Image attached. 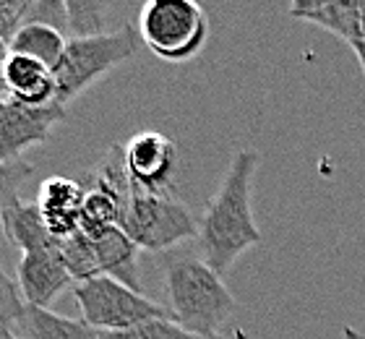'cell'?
<instances>
[{"mask_svg": "<svg viewBox=\"0 0 365 339\" xmlns=\"http://www.w3.org/2000/svg\"><path fill=\"white\" fill-rule=\"evenodd\" d=\"M34 3L37 0H0V37L11 42V37L26 24L24 16L29 14Z\"/></svg>", "mask_w": 365, "mask_h": 339, "instance_id": "24", "label": "cell"}, {"mask_svg": "<svg viewBox=\"0 0 365 339\" xmlns=\"http://www.w3.org/2000/svg\"><path fill=\"white\" fill-rule=\"evenodd\" d=\"M125 165L136 186L162 193H175L178 146L160 131H141L123 143Z\"/></svg>", "mask_w": 365, "mask_h": 339, "instance_id": "8", "label": "cell"}, {"mask_svg": "<svg viewBox=\"0 0 365 339\" xmlns=\"http://www.w3.org/2000/svg\"><path fill=\"white\" fill-rule=\"evenodd\" d=\"M344 339H365V334L355 326H344Z\"/></svg>", "mask_w": 365, "mask_h": 339, "instance_id": "27", "label": "cell"}, {"mask_svg": "<svg viewBox=\"0 0 365 339\" xmlns=\"http://www.w3.org/2000/svg\"><path fill=\"white\" fill-rule=\"evenodd\" d=\"M0 339H21L19 334L11 329V326H6V324H0Z\"/></svg>", "mask_w": 365, "mask_h": 339, "instance_id": "28", "label": "cell"}, {"mask_svg": "<svg viewBox=\"0 0 365 339\" xmlns=\"http://www.w3.org/2000/svg\"><path fill=\"white\" fill-rule=\"evenodd\" d=\"M73 277L66 269L61 246L34 253H24L19 261V287L26 305L50 308L68 287H73Z\"/></svg>", "mask_w": 365, "mask_h": 339, "instance_id": "9", "label": "cell"}, {"mask_svg": "<svg viewBox=\"0 0 365 339\" xmlns=\"http://www.w3.org/2000/svg\"><path fill=\"white\" fill-rule=\"evenodd\" d=\"M21 339H99L97 329H91L84 318H66L50 308L26 305L21 318L11 326Z\"/></svg>", "mask_w": 365, "mask_h": 339, "instance_id": "14", "label": "cell"}, {"mask_svg": "<svg viewBox=\"0 0 365 339\" xmlns=\"http://www.w3.org/2000/svg\"><path fill=\"white\" fill-rule=\"evenodd\" d=\"M165 290L173 318L201 337H217L237 310L235 295L204 258L182 256L170 261L165 269Z\"/></svg>", "mask_w": 365, "mask_h": 339, "instance_id": "2", "label": "cell"}, {"mask_svg": "<svg viewBox=\"0 0 365 339\" xmlns=\"http://www.w3.org/2000/svg\"><path fill=\"white\" fill-rule=\"evenodd\" d=\"M91 186L110 193L115 201L120 203V209L125 211L130 201V191H133V178H130L128 165H125L123 143H113L105 157L99 159L97 170L91 175Z\"/></svg>", "mask_w": 365, "mask_h": 339, "instance_id": "17", "label": "cell"}, {"mask_svg": "<svg viewBox=\"0 0 365 339\" xmlns=\"http://www.w3.org/2000/svg\"><path fill=\"white\" fill-rule=\"evenodd\" d=\"M305 21L336 34L352 50H358L363 45V0H331L329 6L308 16Z\"/></svg>", "mask_w": 365, "mask_h": 339, "instance_id": "16", "label": "cell"}, {"mask_svg": "<svg viewBox=\"0 0 365 339\" xmlns=\"http://www.w3.org/2000/svg\"><path fill=\"white\" fill-rule=\"evenodd\" d=\"M355 55H358V61H360V66H363V71H365V29H363V45L355 50Z\"/></svg>", "mask_w": 365, "mask_h": 339, "instance_id": "29", "label": "cell"}, {"mask_svg": "<svg viewBox=\"0 0 365 339\" xmlns=\"http://www.w3.org/2000/svg\"><path fill=\"white\" fill-rule=\"evenodd\" d=\"M120 227L141 251H168L198 238V222L175 193L149 191L136 183Z\"/></svg>", "mask_w": 365, "mask_h": 339, "instance_id": "5", "label": "cell"}, {"mask_svg": "<svg viewBox=\"0 0 365 339\" xmlns=\"http://www.w3.org/2000/svg\"><path fill=\"white\" fill-rule=\"evenodd\" d=\"M86 191L78 186L76 181H68V178H47L42 186H39V196L37 206L45 217L47 230L55 235V238H71L73 233H78L81 227V206H84Z\"/></svg>", "mask_w": 365, "mask_h": 339, "instance_id": "11", "label": "cell"}, {"mask_svg": "<svg viewBox=\"0 0 365 339\" xmlns=\"http://www.w3.org/2000/svg\"><path fill=\"white\" fill-rule=\"evenodd\" d=\"M3 97H6V91H3V89H0V99H3Z\"/></svg>", "mask_w": 365, "mask_h": 339, "instance_id": "30", "label": "cell"}, {"mask_svg": "<svg viewBox=\"0 0 365 339\" xmlns=\"http://www.w3.org/2000/svg\"><path fill=\"white\" fill-rule=\"evenodd\" d=\"M331 0H289V16L305 21L308 16H313L316 11H321L324 6H329Z\"/></svg>", "mask_w": 365, "mask_h": 339, "instance_id": "25", "label": "cell"}, {"mask_svg": "<svg viewBox=\"0 0 365 339\" xmlns=\"http://www.w3.org/2000/svg\"><path fill=\"white\" fill-rule=\"evenodd\" d=\"M138 37L162 61L188 63L204 50L209 19L196 0H146L138 16Z\"/></svg>", "mask_w": 365, "mask_h": 339, "instance_id": "4", "label": "cell"}, {"mask_svg": "<svg viewBox=\"0 0 365 339\" xmlns=\"http://www.w3.org/2000/svg\"><path fill=\"white\" fill-rule=\"evenodd\" d=\"M68 107L61 102L45 107L21 105L6 94L0 99V162H16L37 143H45L58 123L66 121Z\"/></svg>", "mask_w": 365, "mask_h": 339, "instance_id": "7", "label": "cell"}, {"mask_svg": "<svg viewBox=\"0 0 365 339\" xmlns=\"http://www.w3.org/2000/svg\"><path fill=\"white\" fill-rule=\"evenodd\" d=\"M24 310H26V300L21 295V287L0 266V324L14 326L21 318Z\"/></svg>", "mask_w": 365, "mask_h": 339, "instance_id": "23", "label": "cell"}, {"mask_svg": "<svg viewBox=\"0 0 365 339\" xmlns=\"http://www.w3.org/2000/svg\"><path fill=\"white\" fill-rule=\"evenodd\" d=\"M0 225L3 233L21 253H34V251H45L61 246V238H55L45 225V217L39 211L37 201H19L11 203L3 214H0Z\"/></svg>", "mask_w": 365, "mask_h": 339, "instance_id": "12", "label": "cell"}, {"mask_svg": "<svg viewBox=\"0 0 365 339\" xmlns=\"http://www.w3.org/2000/svg\"><path fill=\"white\" fill-rule=\"evenodd\" d=\"M94 248H97L102 277L118 279L125 287L141 293V271H138V253H141V248L130 241L123 227H113L110 233L97 238Z\"/></svg>", "mask_w": 365, "mask_h": 339, "instance_id": "13", "label": "cell"}, {"mask_svg": "<svg viewBox=\"0 0 365 339\" xmlns=\"http://www.w3.org/2000/svg\"><path fill=\"white\" fill-rule=\"evenodd\" d=\"M73 298L81 308V318L97 332H128L149 321L173 318L170 308L110 277L73 285Z\"/></svg>", "mask_w": 365, "mask_h": 339, "instance_id": "6", "label": "cell"}, {"mask_svg": "<svg viewBox=\"0 0 365 339\" xmlns=\"http://www.w3.org/2000/svg\"><path fill=\"white\" fill-rule=\"evenodd\" d=\"M34 175V167L24 159H16V162H0V214L21 198L24 183Z\"/></svg>", "mask_w": 365, "mask_h": 339, "instance_id": "22", "label": "cell"}, {"mask_svg": "<svg viewBox=\"0 0 365 339\" xmlns=\"http://www.w3.org/2000/svg\"><path fill=\"white\" fill-rule=\"evenodd\" d=\"M123 222V209L120 203L115 201L110 193L99 191L91 186L84 196V206H81V233L91 241L102 238L105 233H110L113 227H120Z\"/></svg>", "mask_w": 365, "mask_h": 339, "instance_id": "18", "label": "cell"}, {"mask_svg": "<svg viewBox=\"0 0 365 339\" xmlns=\"http://www.w3.org/2000/svg\"><path fill=\"white\" fill-rule=\"evenodd\" d=\"M3 89L11 99L29 107H45L58 102L53 68L26 55H8L3 66Z\"/></svg>", "mask_w": 365, "mask_h": 339, "instance_id": "10", "label": "cell"}, {"mask_svg": "<svg viewBox=\"0 0 365 339\" xmlns=\"http://www.w3.org/2000/svg\"><path fill=\"white\" fill-rule=\"evenodd\" d=\"M99 339H225L222 334L217 337H201V334L188 332L180 326L175 318H160V321H149L144 326L128 329V332H99Z\"/></svg>", "mask_w": 365, "mask_h": 339, "instance_id": "21", "label": "cell"}, {"mask_svg": "<svg viewBox=\"0 0 365 339\" xmlns=\"http://www.w3.org/2000/svg\"><path fill=\"white\" fill-rule=\"evenodd\" d=\"M259 151L240 149L230 162L220 188L206 201L198 219V246L201 258L217 274L230 271L245 251L261 243V230L253 219L251 193L253 178L259 170Z\"/></svg>", "mask_w": 365, "mask_h": 339, "instance_id": "1", "label": "cell"}, {"mask_svg": "<svg viewBox=\"0 0 365 339\" xmlns=\"http://www.w3.org/2000/svg\"><path fill=\"white\" fill-rule=\"evenodd\" d=\"M61 253L63 261H66V269L73 277L76 285L81 282H89V279L102 277V269H99V258H97V248H94V241L86 238L81 230L73 233L71 238L61 243Z\"/></svg>", "mask_w": 365, "mask_h": 339, "instance_id": "19", "label": "cell"}, {"mask_svg": "<svg viewBox=\"0 0 365 339\" xmlns=\"http://www.w3.org/2000/svg\"><path fill=\"white\" fill-rule=\"evenodd\" d=\"M8 55H11V50H8V39L0 37V89H3V66H6ZM6 91V89H3Z\"/></svg>", "mask_w": 365, "mask_h": 339, "instance_id": "26", "label": "cell"}, {"mask_svg": "<svg viewBox=\"0 0 365 339\" xmlns=\"http://www.w3.org/2000/svg\"><path fill=\"white\" fill-rule=\"evenodd\" d=\"M66 45H68V39L63 37L53 24L26 21L21 29L11 37L8 50L14 55H26V58H34V61L55 68L58 61L63 58V53H66Z\"/></svg>", "mask_w": 365, "mask_h": 339, "instance_id": "15", "label": "cell"}, {"mask_svg": "<svg viewBox=\"0 0 365 339\" xmlns=\"http://www.w3.org/2000/svg\"><path fill=\"white\" fill-rule=\"evenodd\" d=\"M66 11V24L73 37L105 34L107 0H61Z\"/></svg>", "mask_w": 365, "mask_h": 339, "instance_id": "20", "label": "cell"}, {"mask_svg": "<svg viewBox=\"0 0 365 339\" xmlns=\"http://www.w3.org/2000/svg\"><path fill=\"white\" fill-rule=\"evenodd\" d=\"M141 37L133 26H123L118 31H105L94 37H71L66 53L53 68L58 102L68 107L73 99L97 84L115 66L125 63L138 53Z\"/></svg>", "mask_w": 365, "mask_h": 339, "instance_id": "3", "label": "cell"}]
</instances>
